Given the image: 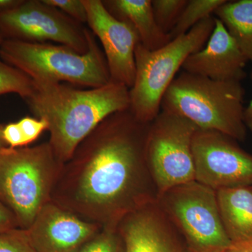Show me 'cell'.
I'll list each match as a JSON object with an SVG mask.
<instances>
[{
  "instance_id": "6da1fadb",
  "label": "cell",
  "mask_w": 252,
  "mask_h": 252,
  "mask_svg": "<svg viewBox=\"0 0 252 252\" xmlns=\"http://www.w3.org/2000/svg\"><path fill=\"white\" fill-rule=\"evenodd\" d=\"M149 124L136 119L130 109L114 113L74 152L83 165L78 197L102 212L112 228L158 198L146 158Z\"/></svg>"
},
{
  "instance_id": "7a4b0ae2",
  "label": "cell",
  "mask_w": 252,
  "mask_h": 252,
  "mask_svg": "<svg viewBox=\"0 0 252 252\" xmlns=\"http://www.w3.org/2000/svg\"><path fill=\"white\" fill-rule=\"evenodd\" d=\"M32 82L25 102L36 118L47 122L49 144L61 161L72 158L106 118L130 109L129 89L120 83L111 81L102 87L82 89L63 83Z\"/></svg>"
},
{
  "instance_id": "3957f363",
  "label": "cell",
  "mask_w": 252,
  "mask_h": 252,
  "mask_svg": "<svg viewBox=\"0 0 252 252\" xmlns=\"http://www.w3.org/2000/svg\"><path fill=\"white\" fill-rule=\"evenodd\" d=\"M245 94L240 81L213 80L183 71L164 94L160 110L185 118L200 130L218 131L243 142L248 130Z\"/></svg>"
},
{
  "instance_id": "277c9868",
  "label": "cell",
  "mask_w": 252,
  "mask_h": 252,
  "mask_svg": "<svg viewBox=\"0 0 252 252\" xmlns=\"http://www.w3.org/2000/svg\"><path fill=\"white\" fill-rule=\"evenodd\" d=\"M89 48L79 54L68 46L53 43L4 39L0 60L34 81L63 83L86 89L110 82L108 67L97 39L89 29Z\"/></svg>"
},
{
  "instance_id": "5b68a950",
  "label": "cell",
  "mask_w": 252,
  "mask_h": 252,
  "mask_svg": "<svg viewBox=\"0 0 252 252\" xmlns=\"http://www.w3.org/2000/svg\"><path fill=\"white\" fill-rule=\"evenodd\" d=\"M215 26V16H209L160 49L151 51L137 44L135 81L129 89L130 110L136 119L150 124L158 115L164 94L177 72L189 56L203 49Z\"/></svg>"
},
{
  "instance_id": "8992f818",
  "label": "cell",
  "mask_w": 252,
  "mask_h": 252,
  "mask_svg": "<svg viewBox=\"0 0 252 252\" xmlns=\"http://www.w3.org/2000/svg\"><path fill=\"white\" fill-rule=\"evenodd\" d=\"M56 158L49 143L31 148L0 147V200L22 229L31 226L45 205Z\"/></svg>"
},
{
  "instance_id": "52a82bcc",
  "label": "cell",
  "mask_w": 252,
  "mask_h": 252,
  "mask_svg": "<svg viewBox=\"0 0 252 252\" xmlns=\"http://www.w3.org/2000/svg\"><path fill=\"white\" fill-rule=\"evenodd\" d=\"M157 203L191 252H223L232 245L220 219L217 190L197 182L165 190Z\"/></svg>"
},
{
  "instance_id": "ba28073f",
  "label": "cell",
  "mask_w": 252,
  "mask_h": 252,
  "mask_svg": "<svg viewBox=\"0 0 252 252\" xmlns=\"http://www.w3.org/2000/svg\"><path fill=\"white\" fill-rule=\"evenodd\" d=\"M198 129L185 118L163 110L149 124L146 158L158 196L195 181L192 141Z\"/></svg>"
},
{
  "instance_id": "9c48e42d",
  "label": "cell",
  "mask_w": 252,
  "mask_h": 252,
  "mask_svg": "<svg viewBox=\"0 0 252 252\" xmlns=\"http://www.w3.org/2000/svg\"><path fill=\"white\" fill-rule=\"evenodd\" d=\"M88 31L84 25L43 0H22L13 9L0 14V32L4 39L51 41L85 54L89 48Z\"/></svg>"
},
{
  "instance_id": "30bf717a",
  "label": "cell",
  "mask_w": 252,
  "mask_h": 252,
  "mask_svg": "<svg viewBox=\"0 0 252 252\" xmlns=\"http://www.w3.org/2000/svg\"><path fill=\"white\" fill-rule=\"evenodd\" d=\"M192 152L197 182L215 190L252 187V155L229 136L198 129Z\"/></svg>"
},
{
  "instance_id": "8fae6325",
  "label": "cell",
  "mask_w": 252,
  "mask_h": 252,
  "mask_svg": "<svg viewBox=\"0 0 252 252\" xmlns=\"http://www.w3.org/2000/svg\"><path fill=\"white\" fill-rule=\"evenodd\" d=\"M89 29L99 39L111 81L132 87L135 77V52L140 43L137 32L128 23L117 19L102 0H83Z\"/></svg>"
},
{
  "instance_id": "7c38bea8",
  "label": "cell",
  "mask_w": 252,
  "mask_h": 252,
  "mask_svg": "<svg viewBox=\"0 0 252 252\" xmlns=\"http://www.w3.org/2000/svg\"><path fill=\"white\" fill-rule=\"evenodd\" d=\"M117 228L125 252H191L157 200L131 212Z\"/></svg>"
},
{
  "instance_id": "4fadbf2b",
  "label": "cell",
  "mask_w": 252,
  "mask_h": 252,
  "mask_svg": "<svg viewBox=\"0 0 252 252\" xmlns=\"http://www.w3.org/2000/svg\"><path fill=\"white\" fill-rule=\"evenodd\" d=\"M248 59L224 25L215 17V26L206 46L189 56L182 65L185 72L217 81L241 82L247 77Z\"/></svg>"
},
{
  "instance_id": "5bb4252c",
  "label": "cell",
  "mask_w": 252,
  "mask_h": 252,
  "mask_svg": "<svg viewBox=\"0 0 252 252\" xmlns=\"http://www.w3.org/2000/svg\"><path fill=\"white\" fill-rule=\"evenodd\" d=\"M94 230V225L53 205H44L27 229L36 252H78Z\"/></svg>"
},
{
  "instance_id": "9a60e30c",
  "label": "cell",
  "mask_w": 252,
  "mask_h": 252,
  "mask_svg": "<svg viewBox=\"0 0 252 252\" xmlns=\"http://www.w3.org/2000/svg\"><path fill=\"white\" fill-rule=\"evenodd\" d=\"M223 228L232 244L252 243V187L217 190Z\"/></svg>"
},
{
  "instance_id": "2e32d148",
  "label": "cell",
  "mask_w": 252,
  "mask_h": 252,
  "mask_svg": "<svg viewBox=\"0 0 252 252\" xmlns=\"http://www.w3.org/2000/svg\"><path fill=\"white\" fill-rule=\"evenodd\" d=\"M114 17L130 24L138 34L140 44L154 51L171 41L156 22L151 0H102Z\"/></svg>"
},
{
  "instance_id": "e0dca14e",
  "label": "cell",
  "mask_w": 252,
  "mask_h": 252,
  "mask_svg": "<svg viewBox=\"0 0 252 252\" xmlns=\"http://www.w3.org/2000/svg\"><path fill=\"white\" fill-rule=\"evenodd\" d=\"M214 14L224 25L252 64V0L226 1Z\"/></svg>"
},
{
  "instance_id": "ac0fdd59",
  "label": "cell",
  "mask_w": 252,
  "mask_h": 252,
  "mask_svg": "<svg viewBox=\"0 0 252 252\" xmlns=\"http://www.w3.org/2000/svg\"><path fill=\"white\" fill-rule=\"evenodd\" d=\"M227 0H188L175 27L170 32V39L186 34L203 19L212 16Z\"/></svg>"
},
{
  "instance_id": "d6986e66",
  "label": "cell",
  "mask_w": 252,
  "mask_h": 252,
  "mask_svg": "<svg viewBox=\"0 0 252 252\" xmlns=\"http://www.w3.org/2000/svg\"><path fill=\"white\" fill-rule=\"evenodd\" d=\"M32 86L31 78L0 60V95L15 94L25 99L31 94Z\"/></svg>"
},
{
  "instance_id": "ffe728a7",
  "label": "cell",
  "mask_w": 252,
  "mask_h": 252,
  "mask_svg": "<svg viewBox=\"0 0 252 252\" xmlns=\"http://www.w3.org/2000/svg\"><path fill=\"white\" fill-rule=\"evenodd\" d=\"M188 0H152L156 22L165 34H170Z\"/></svg>"
},
{
  "instance_id": "44dd1931",
  "label": "cell",
  "mask_w": 252,
  "mask_h": 252,
  "mask_svg": "<svg viewBox=\"0 0 252 252\" xmlns=\"http://www.w3.org/2000/svg\"><path fill=\"white\" fill-rule=\"evenodd\" d=\"M78 252H125V245L118 228H109L91 239Z\"/></svg>"
},
{
  "instance_id": "7402d4cb",
  "label": "cell",
  "mask_w": 252,
  "mask_h": 252,
  "mask_svg": "<svg viewBox=\"0 0 252 252\" xmlns=\"http://www.w3.org/2000/svg\"><path fill=\"white\" fill-rule=\"evenodd\" d=\"M0 252H36L27 230L15 229L0 233Z\"/></svg>"
},
{
  "instance_id": "603a6c76",
  "label": "cell",
  "mask_w": 252,
  "mask_h": 252,
  "mask_svg": "<svg viewBox=\"0 0 252 252\" xmlns=\"http://www.w3.org/2000/svg\"><path fill=\"white\" fill-rule=\"evenodd\" d=\"M46 4L59 9L74 21L87 23V11L83 0H43Z\"/></svg>"
},
{
  "instance_id": "cb8c5ba5",
  "label": "cell",
  "mask_w": 252,
  "mask_h": 252,
  "mask_svg": "<svg viewBox=\"0 0 252 252\" xmlns=\"http://www.w3.org/2000/svg\"><path fill=\"white\" fill-rule=\"evenodd\" d=\"M18 124L24 136L26 145L35 141L44 130L49 128L46 121L37 118L26 117L18 121Z\"/></svg>"
},
{
  "instance_id": "d4e9b609",
  "label": "cell",
  "mask_w": 252,
  "mask_h": 252,
  "mask_svg": "<svg viewBox=\"0 0 252 252\" xmlns=\"http://www.w3.org/2000/svg\"><path fill=\"white\" fill-rule=\"evenodd\" d=\"M2 136L6 146L11 148H20L27 146L18 122L10 123L3 127Z\"/></svg>"
},
{
  "instance_id": "484cf974",
  "label": "cell",
  "mask_w": 252,
  "mask_h": 252,
  "mask_svg": "<svg viewBox=\"0 0 252 252\" xmlns=\"http://www.w3.org/2000/svg\"><path fill=\"white\" fill-rule=\"evenodd\" d=\"M18 226L13 212L0 200V233L15 229Z\"/></svg>"
},
{
  "instance_id": "4316f807",
  "label": "cell",
  "mask_w": 252,
  "mask_h": 252,
  "mask_svg": "<svg viewBox=\"0 0 252 252\" xmlns=\"http://www.w3.org/2000/svg\"><path fill=\"white\" fill-rule=\"evenodd\" d=\"M223 252H252V243L232 244Z\"/></svg>"
},
{
  "instance_id": "83f0119b",
  "label": "cell",
  "mask_w": 252,
  "mask_h": 252,
  "mask_svg": "<svg viewBox=\"0 0 252 252\" xmlns=\"http://www.w3.org/2000/svg\"><path fill=\"white\" fill-rule=\"evenodd\" d=\"M22 0H0V14L13 9Z\"/></svg>"
},
{
  "instance_id": "f1b7e54d",
  "label": "cell",
  "mask_w": 252,
  "mask_h": 252,
  "mask_svg": "<svg viewBox=\"0 0 252 252\" xmlns=\"http://www.w3.org/2000/svg\"><path fill=\"white\" fill-rule=\"evenodd\" d=\"M244 122L247 129L252 132V99L244 112Z\"/></svg>"
},
{
  "instance_id": "f546056e",
  "label": "cell",
  "mask_w": 252,
  "mask_h": 252,
  "mask_svg": "<svg viewBox=\"0 0 252 252\" xmlns=\"http://www.w3.org/2000/svg\"><path fill=\"white\" fill-rule=\"evenodd\" d=\"M2 129L3 127L0 126V147H7L4 142V139H3Z\"/></svg>"
},
{
  "instance_id": "4dcf8cb0",
  "label": "cell",
  "mask_w": 252,
  "mask_h": 252,
  "mask_svg": "<svg viewBox=\"0 0 252 252\" xmlns=\"http://www.w3.org/2000/svg\"><path fill=\"white\" fill-rule=\"evenodd\" d=\"M4 40V36H3L2 34H1V32H0V45H1V43H2Z\"/></svg>"
}]
</instances>
